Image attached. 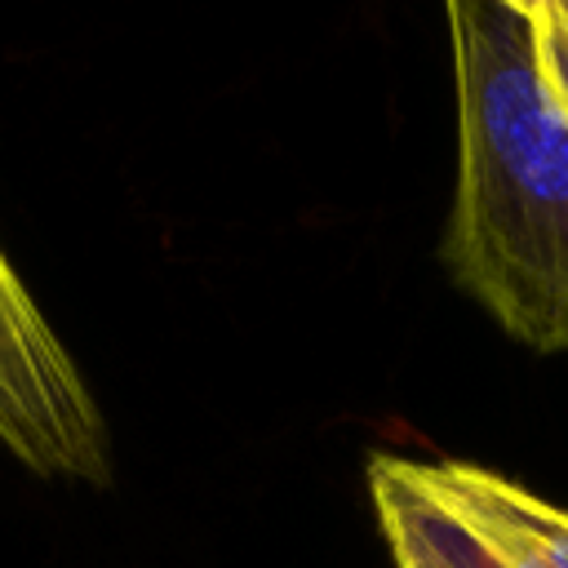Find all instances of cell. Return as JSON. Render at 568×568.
I'll return each mask as SVG.
<instances>
[{
    "instance_id": "cell-4",
    "label": "cell",
    "mask_w": 568,
    "mask_h": 568,
    "mask_svg": "<svg viewBox=\"0 0 568 568\" xmlns=\"http://www.w3.org/2000/svg\"><path fill=\"white\" fill-rule=\"evenodd\" d=\"M426 475L519 568H568V510L475 462H426Z\"/></svg>"
},
{
    "instance_id": "cell-1",
    "label": "cell",
    "mask_w": 568,
    "mask_h": 568,
    "mask_svg": "<svg viewBox=\"0 0 568 568\" xmlns=\"http://www.w3.org/2000/svg\"><path fill=\"white\" fill-rule=\"evenodd\" d=\"M457 182L439 240L453 284L515 342L568 351V106L532 0H453Z\"/></svg>"
},
{
    "instance_id": "cell-2",
    "label": "cell",
    "mask_w": 568,
    "mask_h": 568,
    "mask_svg": "<svg viewBox=\"0 0 568 568\" xmlns=\"http://www.w3.org/2000/svg\"><path fill=\"white\" fill-rule=\"evenodd\" d=\"M0 448L40 479L106 488L111 430L75 355L0 248Z\"/></svg>"
},
{
    "instance_id": "cell-3",
    "label": "cell",
    "mask_w": 568,
    "mask_h": 568,
    "mask_svg": "<svg viewBox=\"0 0 568 568\" xmlns=\"http://www.w3.org/2000/svg\"><path fill=\"white\" fill-rule=\"evenodd\" d=\"M368 497L395 568H519L475 519H466L426 475V462H368Z\"/></svg>"
},
{
    "instance_id": "cell-5",
    "label": "cell",
    "mask_w": 568,
    "mask_h": 568,
    "mask_svg": "<svg viewBox=\"0 0 568 568\" xmlns=\"http://www.w3.org/2000/svg\"><path fill=\"white\" fill-rule=\"evenodd\" d=\"M532 13H537V31H541V53H546V71L568 106V22L559 18L555 0H532Z\"/></svg>"
}]
</instances>
